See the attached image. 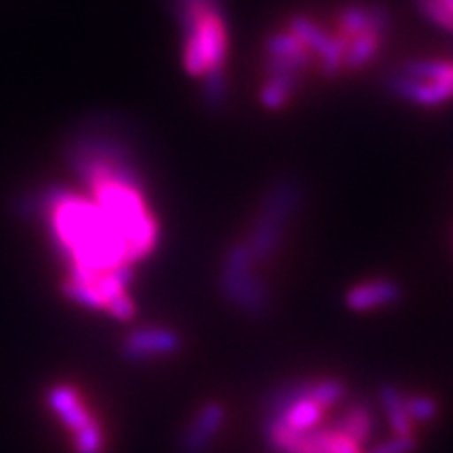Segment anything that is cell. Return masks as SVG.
<instances>
[{
  "instance_id": "obj_1",
  "label": "cell",
  "mask_w": 453,
  "mask_h": 453,
  "mask_svg": "<svg viewBox=\"0 0 453 453\" xmlns=\"http://www.w3.org/2000/svg\"><path fill=\"white\" fill-rule=\"evenodd\" d=\"M24 206L26 214L47 217L55 248L67 260V269L101 275L133 263L127 240L88 197L50 187L32 196Z\"/></svg>"
},
{
  "instance_id": "obj_2",
  "label": "cell",
  "mask_w": 453,
  "mask_h": 453,
  "mask_svg": "<svg viewBox=\"0 0 453 453\" xmlns=\"http://www.w3.org/2000/svg\"><path fill=\"white\" fill-rule=\"evenodd\" d=\"M185 44L187 73L206 81L208 101H220L225 90V61L229 55V30L219 9V0H179Z\"/></svg>"
},
{
  "instance_id": "obj_3",
  "label": "cell",
  "mask_w": 453,
  "mask_h": 453,
  "mask_svg": "<svg viewBox=\"0 0 453 453\" xmlns=\"http://www.w3.org/2000/svg\"><path fill=\"white\" fill-rule=\"evenodd\" d=\"M303 203V187L296 180L283 179L269 189L254 220L252 235L246 242L254 263H267L277 252L290 219Z\"/></svg>"
},
{
  "instance_id": "obj_4",
  "label": "cell",
  "mask_w": 453,
  "mask_h": 453,
  "mask_svg": "<svg viewBox=\"0 0 453 453\" xmlns=\"http://www.w3.org/2000/svg\"><path fill=\"white\" fill-rule=\"evenodd\" d=\"M388 87L407 104L439 107L453 101V61H411L390 76Z\"/></svg>"
},
{
  "instance_id": "obj_5",
  "label": "cell",
  "mask_w": 453,
  "mask_h": 453,
  "mask_svg": "<svg viewBox=\"0 0 453 453\" xmlns=\"http://www.w3.org/2000/svg\"><path fill=\"white\" fill-rule=\"evenodd\" d=\"M254 258L246 243H235L226 252L220 269V294L226 303L240 309L248 317H265L269 313L271 296L265 283L254 275Z\"/></svg>"
},
{
  "instance_id": "obj_6",
  "label": "cell",
  "mask_w": 453,
  "mask_h": 453,
  "mask_svg": "<svg viewBox=\"0 0 453 453\" xmlns=\"http://www.w3.org/2000/svg\"><path fill=\"white\" fill-rule=\"evenodd\" d=\"M180 349V338L177 332L166 327H141L128 334L122 342V357L130 364H143V361L156 359L177 353Z\"/></svg>"
},
{
  "instance_id": "obj_7",
  "label": "cell",
  "mask_w": 453,
  "mask_h": 453,
  "mask_svg": "<svg viewBox=\"0 0 453 453\" xmlns=\"http://www.w3.org/2000/svg\"><path fill=\"white\" fill-rule=\"evenodd\" d=\"M225 422V410L217 401H211L197 411V416L180 439V453H206L217 439Z\"/></svg>"
},
{
  "instance_id": "obj_8",
  "label": "cell",
  "mask_w": 453,
  "mask_h": 453,
  "mask_svg": "<svg viewBox=\"0 0 453 453\" xmlns=\"http://www.w3.org/2000/svg\"><path fill=\"white\" fill-rule=\"evenodd\" d=\"M47 403L55 416L64 422V426L72 430L73 434L81 433L82 428H87L93 422V416L82 405L81 396L67 384H57V387L50 388L47 393Z\"/></svg>"
},
{
  "instance_id": "obj_9",
  "label": "cell",
  "mask_w": 453,
  "mask_h": 453,
  "mask_svg": "<svg viewBox=\"0 0 453 453\" xmlns=\"http://www.w3.org/2000/svg\"><path fill=\"white\" fill-rule=\"evenodd\" d=\"M401 298V288L390 280H378L361 283L347 294V304L353 311H372L378 307H388Z\"/></svg>"
},
{
  "instance_id": "obj_10",
  "label": "cell",
  "mask_w": 453,
  "mask_h": 453,
  "mask_svg": "<svg viewBox=\"0 0 453 453\" xmlns=\"http://www.w3.org/2000/svg\"><path fill=\"white\" fill-rule=\"evenodd\" d=\"M380 401L384 411H387L390 428L395 430V437H407V434H411V420L407 418L405 411V396L399 393V388L393 387V384L382 387Z\"/></svg>"
},
{
  "instance_id": "obj_11",
  "label": "cell",
  "mask_w": 453,
  "mask_h": 453,
  "mask_svg": "<svg viewBox=\"0 0 453 453\" xmlns=\"http://www.w3.org/2000/svg\"><path fill=\"white\" fill-rule=\"evenodd\" d=\"M311 382L313 380H298L290 382L286 387H280L271 390L267 401H265V410H267V418H280L286 413L290 407L296 403V401L309 396Z\"/></svg>"
},
{
  "instance_id": "obj_12",
  "label": "cell",
  "mask_w": 453,
  "mask_h": 453,
  "mask_svg": "<svg viewBox=\"0 0 453 453\" xmlns=\"http://www.w3.org/2000/svg\"><path fill=\"white\" fill-rule=\"evenodd\" d=\"M336 428L344 434V437L353 439L357 445L364 443L372 433V416H370V410H367V405L364 403L350 405V410L344 411V416L340 418Z\"/></svg>"
},
{
  "instance_id": "obj_13",
  "label": "cell",
  "mask_w": 453,
  "mask_h": 453,
  "mask_svg": "<svg viewBox=\"0 0 453 453\" xmlns=\"http://www.w3.org/2000/svg\"><path fill=\"white\" fill-rule=\"evenodd\" d=\"M283 422L288 424L292 430H298V433H304V430L315 428L321 420V407L311 401L309 396L300 399L294 403L290 410H288L283 416H280Z\"/></svg>"
},
{
  "instance_id": "obj_14",
  "label": "cell",
  "mask_w": 453,
  "mask_h": 453,
  "mask_svg": "<svg viewBox=\"0 0 453 453\" xmlns=\"http://www.w3.org/2000/svg\"><path fill=\"white\" fill-rule=\"evenodd\" d=\"M347 395V387L336 378H327V380H313L311 382L309 399L315 401L317 405L324 410V407L336 405L342 396Z\"/></svg>"
},
{
  "instance_id": "obj_15",
  "label": "cell",
  "mask_w": 453,
  "mask_h": 453,
  "mask_svg": "<svg viewBox=\"0 0 453 453\" xmlns=\"http://www.w3.org/2000/svg\"><path fill=\"white\" fill-rule=\"evenodd\" d=\"M420 13L434 26L453 32V0H416Z\"/></svg>"
},
{
  "instance_id": "obj_16",
  "label": "cell",
  "mask_w": 453,
  "mask_h": 453,
  "mask_svg": "<svg viewBox=\"0 0 453 453\" xmlns=\"http://www.w3.org/2000/svg\"><path fill=\"white\" fill-rule=\"evenodd\" d=\"M73 449H76V453H104V433H101L97 422L93 420L87 428L76 433Z\"/></svg>"
},
{
  "instance_id": "obj_17",
  "label": "cell",
  "mask_w": 453,
  "mask_h": 453,
  "mask_svg": "<svg viewBox=\"0 0 453 453\" xmlns=\"http://www.w3.org/2000/svg\"><path fill=\"white\" fill-rule=\"evenodd\" d=\"M405 411L413 422H430L439 416V405L428 396H410L405 399Z\"/></svg>"
},
{
  "instance_id": "obj_18",
  "label": "cell",
  "mask_w": 453,
  "mask_h": 453,
  "mask_svg": "<svg viewBox=\"0 0 453 453\" xmlns=\"http://www.w3.org/2000/svg\"><path fill=\"white\" fill-rule=\"evenodd\" d=\"M418 447V441L407 434V437H395L390 441H384V443L376 445L370 453H413Z\"/></svg>"
},
{
  "instance_id": "obj_19",
  "label": "cell",
  "mask_w": 453,
  "mask_h": 453,
  "mask_svg": "<svg viewBox=\"0 0 453 453\" xmlns=\"http://www.w3.org/2000/svg\"><path fill=\"white\" fill-rule=\"evenodd\" d=\"M107 311H110L116 319L128 321L134 317V303L130 300L128 294H122V296H118L116 300H111V303L107 304Z\"/></svg>"
}]
</instances>
